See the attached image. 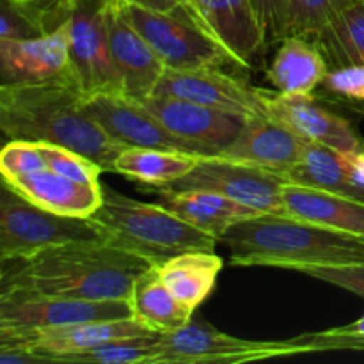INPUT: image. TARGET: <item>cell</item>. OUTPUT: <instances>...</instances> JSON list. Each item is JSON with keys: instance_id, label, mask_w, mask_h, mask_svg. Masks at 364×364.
Listing matches in <instances>:
<instances>
[{"instance_id": "1", "label": "cell", "mask_w": 364, "mask_h": 364, "mask_svg": "<svg viewBox=\"0 0 364 364\" xmlns=\"http://www.w3.org/2000/svg\"><path fill=\"white\" fill-rule=\"evenodd\" d=\"M148 259L107 240L71 242L28 258L2 259V290L84 301H130Z\"/></svg>"}, {"instance_id": "2", "label": "cell", "mask_w": 364, "mask_h": 364, "mask_svg": "<svg viewBox=\"0 0 364 364\" xmlns=\"http://www.w3.org/2000/svg\"><path fill=\"white\" fill-rule=\"evenodd\" d=\"M0 130L7 141L64 146L114 173L124 149L85 110V95L75 80L0 85Z\"/></svg>"}, {"instance_id": "3", "label": "cell", "mask_w": 364, "mask_h": 364, "mask_svg": "<svg viewBox=\"0 0 364 364\" xmlns=\"http://www.w3.org/2000/svg\"><path fill=\"white\" fill-rule=\"evenodd\" d=\"M220 240L230 247L235 267H270L302 274L316 267L364 263V238L290 215L265 213L240 220Z\"/></svg>"}, {"instance_id": "4", "label": "cell", "mask_w": 364, "mask_h": 364, "mask_svg": "<svg viewBox=\"0 0 364 364\" xmlns=\"http://www.w3.org/2000/svg\"><path fill=\"white\" fill-rule=\"evenodd\" d=\"M92 220L107 242L160 265L185 251H215L219 238L198 230L160 203L135 201L103 185V203Z\"/></svg>"}, {"instance_id": "5", "label": "cell", "mask_w": 364, "mask_h": 364, "mask_svg": "<svg viewBox=\"0 0 364 364\" xmlns=\"http://www.w3.org/2000/svg\"><path fill=\"white\" fill-rule=\"evenodd\" d=\"M107 240L96 220L66 217L34 205L2 181L0 198V259L28 258L71 242Z\"/></svg>"}, {"instance_id": "6", "label": "cell", "mask_w": 364, "mask_h": 364, "mask_svg": "<svg viewBox=\"0 0 364 364\" xmlns=\"http://www.w3.org/2000/svg\"><path fill=\"white\" fill-rule=\"evenodd\" d=\"M155 348L156 355L153 364H235L313 352L302 336L287 341L244 340L223 333L201 320H191L180 329L159 334Z\"/></svg>"}, {"instance_id": "7", "label": "cell", "mask_w": 364, "mask_h": 364, "mask_svg": "<svg viewBox=\"0 0 364 364\" xmlns=\"http://www.w3.org/2000/svg\"><path fill=\"white\" fill-rule=\"evenodd\" d=\"M121 13L148 41L164 66L171 70L235 64L226 48L192 18L159 13L142 6L116 0Z\"/></svg>"}, {"instance_id": "8", "label": "cell", "mask_w": 364, "mask_h": 364, "mask_svg": "<svg viewBox=\"0 0 364 364\" xmlns=\"http://www.w3.org/2000/svg\"><path fill=\"white\" fill-rule=\"evenodd\" d=\"M107 7L109 0H77L68 9L71 71L85 96L100 92L123 95L110 53Z\"/></svg>"}, {"instance_id": "9", "label": "cell", "mask_w": 364, "mask_h": 364, "mask_svg": "<svg viewBox=\"0 0 364 364\" xmlns=\"http://www.w3.org/2000/svg\"><path fill=\"white\" fill-rule=\"evenodd\" d=\"M284 180L262 167L213 155L205 156L187 176L171 183V191H210L270 215H287Z\"/></svg>"}, {"instance_id": "10", "label": "cell", "mask_w": 364, "mask_h": 364, "mask_svg": "<svg viewBox=\"0 0 364 364\" xmlns=\"http://www.w3.org/2000/svg\"><path fill=\"white\" fill-rule=\"evenodd\" d=\"M134 316L130 301H84L23 290L0 291V326L52 329Z\"/></svg>"}, {"instance_id": "11", "label": "cell", "mask_w": 364, "mask_h": 364, "mask_svg": "<svg viewBox=\"0 0 364 364\" xmlns=\"http://www.w3.org/2000/svg\"><path fill=\"white\" fill-rule=\"evenodd\" d=\"M89 116L124 148H160L213 156L201 146L167 130L141 102L117 92L85 96Z\"/></svg>"}, {"instance_id": "12", "label": "cell", "mask_w": 364, "mask_h": 364, "mask_svg": "<svg viewBox=\"0 0 364 364\" xmlns=\"http://www.w3.org/2000/svg\"><path fill=\"white\" fill-rule=\"evenodd\" d=\"M153 95L176 96L247 117L269 116L263 89L252 87L245 80L233 77L217 66L192 68V70L166 68Z\"/></svg>"}, {"instance_id": "13", "label": "cell", "mask_w": 364, "mask_h": 364, "mask_svg": "<svg viewBox=\"0 0 364 364\" xmlns=\"http://www.w3.org/2000/svg\"><path fill=\"white\" fill-rule=\"evenodd\" d=\"M141 103L167 130L201 146L210 155H220L230 148L249 121L242 114L212 109L176 96L151 95Z\"/></svg>"}, {"instance_id": "14", "label": "cell", "mask_w": 364, "mask_h": 364, "mask_svg": "<svg viewBox=\"0 0 364 364\" xmlns=\"http://www.w3.org/2000/svg\"><path fill=\"white\" fill-rule=\"evenodd\" d=\"M70 78L75 80L66 20L41 38L21 41L0 39V85L39 84Z\"/></svg>"}, {"instance_id": "15", "label": "cell", "mask_w": 364, "mask_h": 364, "mask_svg": "<svg viewBox=\"0 0 364 364\" xmlns=\"http://www.w3.org/2000/svg\"><path fill=\"white\" fill-rule=\"evenodd\" d=\"M107 32L123 95L142 102L155 92L166 66L137 28L121 13L116 0H109L107 7Z\"/></svg>"}, {"instance_id": "16", "label": "cell", "mask_w": 364, "mask_h": 364, "mask_svg": "<svg viewBox=\"0 0 364 364\" xmlns=\"http://www.w3.org/2000/svg\"><path fill=\"white\" fill-rule=\"evenodd\" d=\"M263 98L269 117L283 123L304 141L336 151L364 148V141L350 121L320 107L313 96H288L263 89Z\"/></svg>"}, {"instance_id": "17", "label": "cell", "mask_w": 364, "mask_h": 364, "mask_svg": "<svg viewBox=\"0 0 364 364\" xmlns=\"http://www.w3.org/2000/svg\"><path fill=\"white\" fill-rule=\"evenodd\" d=\"M196 18L230 52L238 68H251L267 43L252 0H192Z\"/></svg>"}, {"instance_id": "18", "label": "cell", "mask_w": 364, "mask_h": 364, "mask_svg": "<svg viewBox=\"0 0 364 364\" xmlns=\"http://www.w3.org/2000/svg\"><path fill=\"white\" fill-rule=\"evenodd\" d=\"M306 142L308 141L272 117H249L237 141L219 156L262 167L283 178V174L302 159Z\"/></svg>"}, {"instance_id": "19", "label": "cell", "mask_w": 364, "mask_h": 364, "mask_svg": "<svg viewBox=\"0 0 364 364\" xmlns=\"http://www.w3.org/2000/svg\"><path fill=\"white\" fill-rule=\"evenodd\" d=\"M34 205L66 217L89 219L103 203L102 183H82L45 167L36 173L2 180Z\"/></svg>"}, {"instance_id": "20", "label": "cell", "mask_w": 364, "mask_h": 364, "mask_svg": "<svg viewBox=\"0 0 364 364\" xmlns=\"http://www.w3.org/2000/svg\"><path fill=\"white\" fill-rule=\"evenodd\" d=\"M287 215L364 238V203L302 185H283Z\"/></svg>"}, {"instance_id": "21", "label": "cell", "mask_w": 364, "mask_h": 364, "mask_svg": "<svg viewBox=\"0 0 364 364\" xmlns=\"http://www.w3.org/2000/svg\"><path fill=\"white\" fill-rule=\"evenodd\" d=\"M329 63L311 38L287 36L269 68V82L288 96H313L329 73Z\"/></svg>"}, {"instance_id": "22", "label": "cell", "mask_w": 364, "mask_h": 364, "mask_svg": "<svg viewBox=\"0 0 364 364\" xmlns=\"http://www.w3.org/2000/svg\"><path fill=\"white\" fill-rule=\"evenodd\" d=\"M156 192L160 203L166 208L219 240L231 226L240 220L265 215L251 206L242 205L217 192L171 191V188H156Z\"/></svg>"}, {"instance_id": "23", "label": "cell", "mask_w": 364, "mask_h": 364, "mask_svg": "<svg viewBox=\"0 0 364 364\" xmlns=\"http://www.w3.org/2000/svg\"><path fill=\"white\" fill-rule=\"evenodd\" d=\"M155 267L174 297L194 313L215 288L224 259L213 251H185Z\"/></svg>"}, {"instance_id": "24", "label": "cell", "mask_w": 364, "mask_h": 364, "mask_svg": "<svg viewBox=\"0 0 364 364\" xmlns=\"http://www.w3.org/2000/svg\"><path fill=\"white\" fill-rule=\"evenodd\" d=\"M205 155L160 148H124L114 162V173L153 188L169 187L199 166Z\"/></svg>"}, {"instance_id": "25", "label": "cell", "mask_w": 364, "mask_h": 364, "mask_svg": "<svg viewBox=\"0 0 364 364\" xmlns=\"http://www.w3.org/2000/svg\"><path fill=\"white\" fill-rule=\"evenodd\" d=\"M130 306L135 318L156 334L187 326L194 315L166 287L155 265L137 277L130 295Z\"/></svg>"}, {"instance_id": "26", "label": "cell", "mask_w": 364, "mask_h": 364, "mask_svg": "<svg viewBox=\"0 0 364 364\" xmlns=\"http://www.w3.org/2000/svg\"><path fill=\"white\" fill-rule=\"evenodd\" d=\"M287 183L334 192L364 203V188L352 181L340 160V153L316 142H306L302 159L283 174Z\"/></svg>"}, {"instance_id": "27", "label": "cell", "mask_w": 364, "mask_h": 364, "mask_svg": "<svg viewBox=\"0 0 364 364\" xmlns=\"http://www.w3.org/2000/svg\"><path fill=\"white\" fill-rule=\"evenodd\" d=\"M313 41L329 68L364 66V0H355L327 21Z\"/></svg>"}, {"instance_id": "28", "label": "cell", "mask_w": 364, "mask_h": 364, "mask_svg": "<svg viewBox=\"0 0 364 364\" xmlns=\"http://www.w3.org/2000/svg\"><path fill=\"white\" fill-rule=\"evenodd\" d=\"M156 338L159 334L123 338L103 343L91 350L60 358L57 363L75 364H153L156 355Z\"/></svg>"}, {"instance_id": "29", "label": "cell", "mask_w": 364, "mask_h": 364, "mask_svg": "<svg viewBox=\"0 0 364 364\" xmlns=\"http://www.w3.org/2000/svg\"><path fill=\"white\" fill-rule=\"evenodd\" d=\"M352 2L355 0H288L284 38L287 36L311 38Z\"/></svg>"}, {"instance_id": "30", "label": "cell", "mask_w": 364, "mask_h": 364, "mask_svg": "<svg viewBox=\"0 0 364 364\" xmlns=\"http://www.w3.org/2000/svg\"><path fill=\"white\" fill-rule=\"evenodd\" d=\"M48 18L41 11L14 0H0V39L21 41L52 32Z\"/></svg>"}, {"instance_id": "31", "label": "cell", "mask_w": 364, "mask_h": 364, "mask_svg": "<svg viewBox=\"0 0 364 364\" xmlns=\"http://www.w3.org/2000/svg\"><path fill=\"white\" fill-rule=\"evenodd\" d=\"M39 146H41L46 164H48V169L60 174V176L82 181V183H100V174L105 173L102 166H98L95 160L87 159L85 155L73 151V149L50 144V142H39Z\"/></svg>"}, {"instance_id": "32", "label": "cell", "mask_w": 364, "mask_h": 364, "mask_svg": "<svg viewBox=\"0 0 364 364\" xmlns=\"http://www.w3.org/2000/svg\"><path fill=\"white\" fill-rule=\"evenodd\" d=\"M48 167L39 142L9 141L0 151V173L4 180L36 173Z\"/></svg>"}, {"instance_id": "33", "label": "cell", "mask_w": 364, "mask_h": 364, "mask_svg": "<svg viewBox=\"0 0 364 364\" xmlns=\"http://www.w3.org/2000/svg\"><path fill=\"white\" fill-rule=\"evenodd\" d=\"M322 85L338 98L364 105V66L333 68Z\"/></svg>"}, {"instance_id": "34", "label": "cell", "mask_w": 364, "mask_h": 364, "mask_svg": "<svg viewBox=\"0 0 364 364\" xmlns=\"http://www.w3.org/2000/svg\"><path fill=\"white\" fill-rule=\"evenodd\" d=\"M302 274L364 299V263L347 267H316L304 270Z\"/></svg>"}, {"instance_id": "35", "label": "cell", "mask_w": 364, "mask_h": 364, "mask_svg": "<svg viewBox=\"0 0 364 364\" xmlns=\"http://www.w3.org/2000/svg\"><path fill=\"white\" fill-rule=\"evenodd\" d=\"M252 4L265 31L267 43H279L284 38L288 0H252Z\"/></svg>"}, {"instance_id": "36", "label": "cell", "mask_w": 364, "mask_h": 364, "mask_svg": "<svg viewBox=\"0 0 364 364\" xmlns=\"http://www.w3.org/2000/svg\"><path fill=\"white\" fill-rule=\"evenodd\" d=\"M123 2L135 4V6H142L146 9L159 11V13L174 14V16L192 18L194 21H198V18H196L194 11L188 6L187 0H123Z\"/></svg>"}, {"instance_id": "37", "label": "cell", "mask_w": 364, "mask_h": 364, "mask_svg": "<svg viewBox=\"0 0 364 364\" xmlns=\"http://www.w3.org/2000/svg\"><path fill=\"white\" fill-rule=\"evenodd\" d=\"M46 363V359L31 347H4L0 348V364H32Z\"/></svg>"}, {"instance_id": "38", "label": "cell", "mask_w": 364, "mask_h": 364, "mask_svg": "<svg viewBox=\"0 0 364 364\" xmlns=\"http://www.w3.org/2000/svg\"><path fill=\"white\" fill-rule=\"evenodd\" d=\"M343 167L354 183L364 188V148L350 149V151H338Z\"/></svg>"}, {"instance_id": "39", "label": "cell", "mask_w": 364, "mask_h": 364, "mask_svg": "<svg viewBox=\"0 0 364 364\" xmlns=\"http://www.w3.org/2000/svg\"><path fill=\"white\" fill-rule=\"evenodd\" d=\"M14 2L25 4V6L41 11V13L48 18L50 25H52L53 28H57L64 21V18L60 16L59 11H57V0H14Z\"/></svg>"}, {"instance_id": "40", "label": "cell", "mask_w": 364, "mask_h": 364, "mask_svg": "<svg viewBox=\"0 0 364 364\" xmlns=\"http://www.w3.org/2000/svg\"><path fill=\"white\" fill-rule=\"evenodd\" d=\"M75 2H77V0H57V11H59V14L64 20H66L68 16V9H70Z\"/></svg>"}, {"instance_id": "41", "label": "cell", "mask_w": 364, "mask_h": 364, "mask_svg": "<svg viewBox=\"0 0 364 364\" xmlns=\"http://www.w3.org/2000/svg\"><path fill=\"white\" fill-rule=\"evenodd\" d=\"M187 4L192 7V0H187ZM192 11H194V7H192ZM194 14H196V13H194Z\"/></svg>"}]
</instances>
